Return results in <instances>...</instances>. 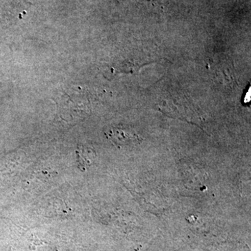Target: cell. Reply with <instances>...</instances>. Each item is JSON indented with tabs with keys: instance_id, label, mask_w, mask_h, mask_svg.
I'll use <instances>...</instances> for the list:
<instances>
[{
	"instance_id": "cell-1",
	"label": "cell",
	"mask_w": 251,
	"mask_h": 251,
	"mask_svg": "<svg viewBox=\"0 0 251 251\" xmlns=\"http://www.w3.org/2000/svg\"><path fill=\"white\" fill-rule=\"evenodd\" d=\"M181 0H141V6L149 14L168 17L176 14L181 8Z\"/></svg>"
},
{
	"instance_id": "cell-2",
	"label": "cell",
	"mask_w": 251,
	"mask_h": 251,
	"mask_svg": "<svg viewBox=\"0 0 251 251\" xmlns=\"http://www.w3.org/2000/svg\"><path fill=\"white\" fill-rule=\"evenodd\" d=\"M108 138L120 147H130L142 142V138L136 131L126 126H115L109 130Z\"/></svg>"
}]
</instances>
